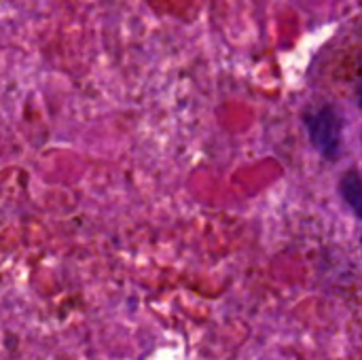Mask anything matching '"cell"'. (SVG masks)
<instances>
[{"instance_id":"7a4b0ae2","label":"cell","mask_w":362,"mask_h":360,"mask_svg":"<svg viewBox=\"0 0 362 360\" xmlns=\"http://www.w3.org/2000/svg\"><path fill=\"white\" fill-rule=\"evenodd\" d=\"M339 195L346 202V206L362 219V172L358 168H350L348 172H344V176L339 178Z\"/></svg>"},{"instance_id":"3957f363","label":"cell","mask_w":362,"mask_h":360,"mask_svg":"<svg viewBox=\"0 0 362 360\" xmlns=\"http://www.w3.org/2000/svg\"><path fill=\"white\" fill-rule=\"evenodd\" d=\"M356 102H358V106L362 108V72L361 79H358V87H356Z\"/></svg>"},{"instance_id":"6da1fadb","label":"cell","mask_w":362,"mask_h":360,"mask_svg":"<svg viewBox=\"0 0 362 360\" xmlns=\"http://www.w3.org/2000/svg\"><path fill=\"white\" fill-rule=\"evenodd\" d=\"M303 127L314 151L327 159L337 161L344 151V117L333 106H316L303 112Z\"/></svg>"}]
</instances>
